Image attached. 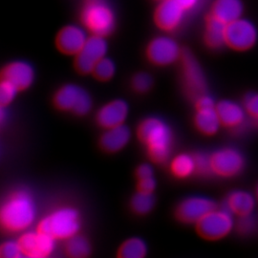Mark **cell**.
I'll use <instances>...</instances> for the list:
<instances>
[{"label":"cell","mask_w":258,"mask_h":258,"mask_svg":"<svg viewBox=\"0 0 258 258\" xmlns=\"http://www.w3.org/2000/svg\"><path fill=\"white\" fill-rule=\"evenodd\" d=\"M38 229L55 240L69 239L78 234L81 229L80 213L71 207L56 209L41 219Z\"/></svg>","instance_id":"obj_3"},{"label":"cell","mask_w":258,"mask_h":258,"mask_svg":"<svg viewBox=\"0 0 258 258\" xmlns=\"http://www.w3.org/2000/svg\"><path fill=\"white\" fill-rule=\"evenodd\" d=\"M243 11L244 7L241 0H216L212 8V16L229 24L240 19Z\"/></svg>","instance_id":"obj_20"},{"label":"cell","mask_w":258,"mask_h":258,"mask_svg":"<svg viewBox=\"0 0 258 258\" xmlns=\"http://www.w3.org/2000/svg\"><path fill=\"white\" fill-rule=\"evenodd\" d=\"M19 90L13 84L5 80L0 83V103L1 106L5 107L13 102Z\"/></svg>","instance_id":"obj_29"},{"label":"cell","mask_w":258,"mask_h":258,"mask_svg":"<svg viewBox=\"0 0 258 258\" xmlns=\"http://www.w3.org/2000/svg\"><path fill=\"white\" fill-rule=\"evenodd\" d=\"M257 197H258V188H257Z\"/></svg>","instance_id":"obj_40"},{"label":"cell","mask_w":258,"mask_h":258,"mask_svg":"<svg viewBox=\"0 0 258 258\" xmlns=\"http://www.w3.org/2000/svg\"><path fill=\"white\" fill-rule=\"evenodd\" d=\"M0 256L2 258H20L23 256V252L19 245V240H10L2 244L0 248Z\"/></svg>","instance_id":"obj_30"},{"label":"cell","mask_w":258,"mask_h":258,"mask_svg":"<svg viewBox=\"0 0 258 258\" xmlns=\"http://www.w3.org/2000/svg\"><path fill=\"white\" fill-rule=\"evenodd\" d=\"M130 138V130L122 123L106 129L101 138V147L107 152H118L128 144Z\"/></svg>","instance_id":"obj_19"},{"label":"cell","mask_w":258,"mask_h":258,"mask_svg":"<svg viewBox=\"0 0 258 258\" xmlns=\"http://www.w3.org/2000/svg\"><path fill=\"white\" fill-rule=\"evenodd\" d=\"M179 2V4L184 8L185 11H188V10L194 9L195 8L200 0H177Z\"/></svg>","instance_id":"obj_38"},{"label":"cell","mask_w":258,"mask_h":258,"mask_svg":"<svg viewBox=\"0 0 258 258\" xmlns=\"http://www.w3.org/2000/svg\"><path fill=\"white\" fill-rule=\"evenodd\" d=\"M152 83V78L148 73H138L132 79V86L139 93L148 92Z\"/></svg>","instance_id":"obj_31"},{"label":"cell","mask_w":258,"mask_h":258,"mask_svg":"<svg viewBox=\"0 0 258 258\" xmlns=\"http://www.w3.org/2000/svg\"><path fill=\"white\" fill-rule=\"evenodd\" d=\"M138 137L154 162L165 163L170 156L173 134L165 120L157 117L147 118L139 125Z\"/></svg>","instance_id":"obj_2"},{"label":"cell","mask_w":258,"mask_h":258,"mask_svg":"<svg viewBox=\"0 0 258 258\" xmlns=\"http://www.w3.org/2000/svg\"><path fill=\"white\" fill-rule=\"evenodd\" d=\"M254 120H255V123H256V125L258 126V118H256V119H254Z\"/></svg>","instance_id":"obj_39"},{"label":"cell","mask_w":258,"mask_h":258,"mask_svg":"<svg viewBox=\"0 0 258 258\" xmlns=\"http://www.w3.org/2000/svg\"><path fill=\"white\" fill-rule=\"evenodd\" d=\"M36 217V203L27 190L19 189L12 192L2 204L0 220L7 231H25L35 222Z\"/></svg>","instance_id":"obj_1"},{"label":"cell","mask_w":258,"mask_h":258,"mask_svg":"<svg viewBox=\"0 0 258 258\" xmlns=\"http://www.w3.org/2000/svg\"><path fill=\"white\" fill-rule=\"evenodd\" d=\"M234 226L233 213L226 207L214 209L197 223V231L205 239H221L228 235Z\"/></svg>","instance_id":"obj_5"},{"label":"cell","mask_w":258,"mask_h":258,"mask_svg":"<svg viewBox=\"0 0 258 258\" xmlns=\"http://www.w3.org/2000/svg\"><path fill=\"white\" fill-rule=\"evenodd\" d=\"M128 104L123 100H114L104 104L97 114L98 123L107 129L122 124L128 115Z\"/></svg>","instance_id":"obj_17"},{"label":"cell","mask_w":258,"mask_h":258,"mask_svg":"<svg viewBox=\"0 0 258 258\" xmlns=\"http://www.w3.org/2000/svg\"><path fill=\"white\" fill-rule=\"evenodd\" d=\"M216 111L219 115L222 124L228 127H238L244 123L246 120L247 111L244 105L239 103L224 100L216 104Z\"/></svg>","instance_id":"obj_18"},{"label":"cell","mask_w":258,"mask_h":258,"mask_svg":"<svg viewBox=\"0 0 258 258\" xmlns=\"http://www.w3.org/2000/svg\"><path fill=\"white\" fill-rule=\"evenodd\" d=\"M161 1H162V0H161Z\"/></svg>","instance_id":"obj_41"},{"label":"cell","mask_w":258,"mask_h":258,"mask_svg":"<svg viewBox=\"0 0 258 258\" xmlns=\"http://www.w3.org/2000/svg\"><path fill=\"white\" fill-rule=\"evenodd\" d=\"M212 172L222 177L237 175L245 166V158L238 149L221 148L211 155Z\"/></svg>","instance_id":"obj_11"},{"label":"cell","mask_w":258,"mask_h":258,"mask_svg":"<svg viewBox=\"0 0 258 258\" xmlns=\"http://www.w3.org/2000/svg\"><path fill=\"white\" fill-rule=\"evenodd\" d=\"M55 106L64 111H72L77 115H85L92 107V100L88 93L75 84H66L55 93Z\"/></svg>","instance_id":"obj_6"},{"label":"cell","mask_w":258,"mask_h":258,"mask_svg":"<svg viewBox=\"0 0 258 258\" xmlns=\"http://www.w3.org/2000/svg\"><path fill=\"white\" fill-rule=\"evenodd\" d=\"M149 60L159 66L172 64L181 56V49L171 37L166 36L157 37L148 47Z\"/></svg>","instance_id":"obj_12"},{"label":"cell","mask_w":258,"mask_h":258,"mask_svg":"<svg viewBox=\"0 0 258 258\" xmlns=\"http://www.w3.org/2000/svg\"><path fill=\"white\" fill-rule=\"evenodd\" d=\"M155 188H156V181H155L154 177L139 180L138 190H140V191L153 194Z\"/></svg>","instance_id":"obj_36"},{"label":"cell","mask_w":258,"mask_h":258,"mask_svg":"<svg viewBox=\"0 0 258 258\" xmlns=\"http://www.w3.org/2000/svg\"><path fill=\"white\" fill-rule=\"evenodd\" d=\"M222 121L216 108L197 110L195 115V125L205 135L212 136L218 132Z\"/></svg>","instance_id":"obj_22"},{"label":"cell","mask_w":258,"mask_h":258,"mask_svg":"<svg viewBox=\"0 0 258 258\" xmlns=\"http://www.w3.org/2000/svg\"><path fill=\"white\" fill-rule=\"evenodd\" d=\"M35 79L33 66L24 60H16L2 71V80L13 83L19 91L29 88Z\"/></svg>","instance_id":"obj_16"},{"label":"cell","mask_w":258,"mask_h":258,"mask_svg":"<svg viewBox=\"0 0 258 258\" xmlns=\"http://www.w3.org/2000/svg\"><path fill=\"white\" fill-rule=\"evenodd\" d=\"M108 45L104 37L92 35L76 57V68L81 74L93 73L95 65L107 53Z\"/></svg>","instance_id":"obj_10"},{"label":"cell","mask_w":258,"mask_h":258,"mask_svg":"<svg viewBox=\"0 0 258 258\" xmlns=\"http://www.w3.org/2000/svg\"><path fill=\"white\" fill-rule=\"evenodd\" d=\"M194 158L196 163V171L200 172L201 174H208L210 172H212L211 156H208L203 153H199L196 154Z\"/></svg>","instance_id":"obj_34"},{"label":"cell","mask_w":258,"mask_h":258,"mask_svg":"<svg viewBox=\"0 0 258 258\" xmlns=\"http://www.w3.org/2000/svg\"><path fill=\"white\" fill-rule=\"evenodd\" d=\"M257 38V29L248 19L240 18L227 24L226 44L234 50H248L256 43Z\"/></svg>","instance_id":"obj_7"},{"label":"cell","mask_w":258,"mask_h":258,"mask_svg":"<svg viewBox=\"0 0 258 258\" xmlns=\"http://www.w3.org/2000/svg\"><path fill=\"white\" fill-rule=\"evenodd\" d=\"M244 107L253 119L258 118V93H249L246 95L244 99Z\"/></svg>","instance_id":"obj_33"},{"label":"cell","mask_w":258,"mask_h":258,"mask_svg":"<svg viewBox=\"0 0 258 258\" xmlns=\"http://www.w3.org/2000/svg\"><path fill=\"white\" fill-rule=\"evenodd\" d=\"M115 72H116V66L113 62V60L109 57L104 56L97 62V64L95 65L93 75L99 81L107 82L113 78Z\"/></svg>","instance_id":"obj_28"},{"label":"cell","mask_w":258,"mask_h":258,"mask_svg":"<svg viewBox=\"0 0 258 258\" xmlns=\"http://www.w3.org/2000/svg\"><path fill=\"white\" fill-rule=\"evenodd\" d=\"M227 24L212 16L207 23L206 42L213 49L221 48L226 44Z\"/></svg>","instance_id":"obj_23"},{"label":"cell","mask_w":258,"mask_h":258,"mask_svg":"<svg viewBox=\"0 0 258 258\" xmlns=\"http://www.w3.org/2000/svg\"><path fill=\"white\" fill-rule=\"evenodd\" d=\"M195 101H196V108H197V110L211 109V108H215L216 107V104L214 102V100L208 94H204L202 96H200L199 98H197Z\"/></svg>","instance_id":"obj_35"},{"label":"cell","mask_w":258,"mask_h":258,"mask_svg":"<svg viewBox=\"0 0 258 258\" xmlns=\"http://www.w3.org/2000/svg\"><path fill=\"white\" fill-rule=\"evenodd\" d=\"M185 10L177 0H162L155 14L157 25L165 31H173L184 19Z\"/></svg>","instance_id":"obj_15"},{"label":"cell","mask_w":258,"mask_h":258,"mask_svg":"<svg viewBox=\"0 0 258 258\" xmlns=\"http://www.w3.org/2000/svg\"><path fill=\"white\" fill-rule=\"evenodd\" d=\"M154 177V169L148 164H143L137 168V178L138 180Z\"/></svg>","instance_id":"obj_37"},{"label":"cell","mask_w":258,"mask_h":258,"mask_svg":"<svg viewBox=\"0 0 258 258\" xmlns=\"http://www.w3.org/2000/svg\"><path fill=\"white\" fill-rule=\"evenodd\" d=\"M65 252L69 257H87L91 252V246L84 236L76 234L66 241Z\"/></svg>","instance_id":"obj_24"},{"label":"cell","mask_w":258,"mask_h":258,"mask_svg":"<svg viewBox=\"0 0 258 258\" xmlns=\"http://www.w3.org/2000/svg\"><path fill=\"white\" fill-rule=\"evenodd\" d=\"M255 207V199L244 190L232 191L226 201V208L238 216L250 214Z\"/></svg>","instance_id":"obj_21"},{"label":"cell","mask_w":258,"mask_h":258,"mask_svg":"<svg viewBox=\"0 0 258 258\" xmlns=\"http://www.w3.org/2000/svg\"><path fill=\"white\" fill-rule=\"evenodd\" d=\"M216 208L212 199L203 196H194L184 199L177 209V216L185 223H198L204 216Z\"/></svg>","instance_id":"obj_13"},{"label":"cell","mask_w":258,"mask_h":258,"mask_svg":"<svg viewBox=\"0 0 258 258\" xmlns=\"http://www.w3.org/2000/svg\"><path fill=\"white\" fill-rule=\"evenodd\" d=\"M88 37L85 29L78 25H68L58 33L56 45L66 55H77L83 50Z\"/></svg>","instance_id":"obj_14"},{"label":"cell","mask_w":258,"mask_h":258,"mask_svg":"<svg viewBox=\"0 0 258 258\" xmlns=\"http://www.w3.org/2000/svg\"><path fill=\"white\" fill-rule=\"evenodd\" d=\"M147 252L146 242L138 237H132L121 244L118 255L121 258H143Z\"/></svg>","instance_id":"obj_26"},{"label":"cell","mask_w":258,"mask_h":258,"mask_svg":"<svg viewBox=\"0 0 258 258\" xmlns=\"http://www.w3.org/2000/svg\"><path fill=\"white\" fill-rule=\"evenodd\" d=\"M155 204V198L152 194L138 190L131 199V208L138 214H147L151 212Z\"/></svg>","instance_id":"obj_27"},{"label":"cell","mask_w":258,"mask_h":258,"mask_svg":"<svg viewBox=\"0 0 258 258\" xmlns=\"http://www.w3.org/2000/svg\"><path fill=\"white\" fill-rule=\"evenodd\" d=\"M55 241L54 237L39 229L25 231L19 239L23 256L29 258L50 256L55 251Z\"/></svg>","instance_id":"obj_8"},{"label":"cell","mask_w":258,"mask_h":258,"mask_svg":"<svg viewBox=\"0 0 258 258\" xmlns=\"http://www.w3.org/2000/svg\"><path fill=\"white\" fill-rule=\"evenodd\" d=\"M183 79L186 93L194 100L207 94V79L203 69L189 51L182 55Z\"/></svg>","instance_id":"obj_9"},{"label":"cell","mask_w":258,"mask_h":258,"mask_svg":"<svg viewBox=\"0 0 258 258\" xmlns=\"http://www.w3.org/2000/svg\"><path fill=\"white\" fill-rule=\"evenodd\" d=\"M170 169L172 173L179 178H186L192 175L196 171L195 158L186 153L179 154L172 160Z\"/></svg>","instance_id":"obj_25"},{"label":"cell","mask_w":258,"mask_h":258,"mask_svg":"<svg viewBox=\"0 0 258 258\" xmlns=\"http://www.w3.org/2000/svg\"><path fill=\"white\" fill-rule=\"evenodd\" d=\"M85 28L92 33L105 37L115 27V14L107 0H85L82 11Z\"/></svg>","instance_id":"obj_4"},{"label":"cell","mask_w":258,"mask_h":258,"mask_svg":"<svg viewBox=\"0 0 258 258\" xmlns=\"http://www.w3.org/2000/svg\"><path fill=\"white\" fill-rule=\"evenodd\" d=\"M256 227L255 218L250 214L239 216V220L237 222V229L242 234H249L254 231Z\"/></svg>","instance_id":"obj_32"}]
</instances>
